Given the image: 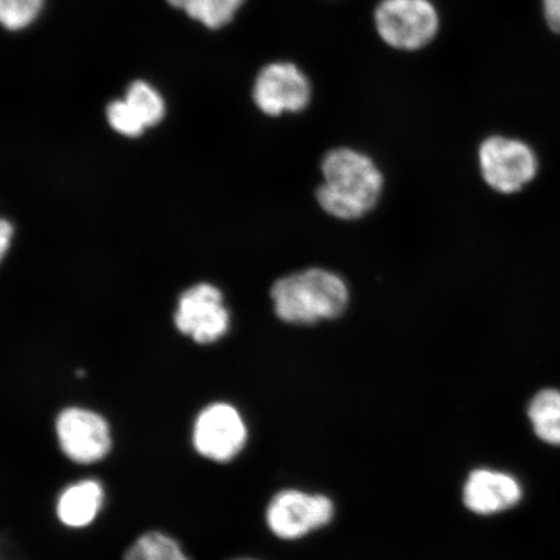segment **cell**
<instances>
[{"label":"cell","instance_id":"obj_1","mask_svg":"<svg viewBox=\"0 0 560 560\" xmlns=\"http://www.w3.org/2000/svg\"><path fill=\"white\" fill-rule=\"evenodd\" d=\"M320 172L324 180L315 191V199L334 219H362L382 198L383 174L365 153L348 147L328 151L322 160Z\"/></svg>","mask_w":560,"mask_h":560},{"label":"cell","instance_id":"obj_2","mask_svg":"<svg viewBox=\"0 0 560 560\" xmlns=\"http://www.w3.org/2000/svg\"><path fill=\"white\" fill-rule=\"evenodd\" d=\"M270 298L280 320L311 326L341 317L350 293L346 280L336 272L312 268L278 279L271 285Z\"/></svg>","mask_w":560,"mask_h":560},{"label":"cell","instance_id":"obj_3","mask_svg":"<svg viewBox=\"0 0 560 560\" xmlns=\"http://www.w3.org/2000/svg\"><path fill=\"white\" fill-rule=\"evenodd\" d=\"M54 431L62 455L85 475L101 465L114 450L109 419L89 406L69 405L55 418Z\"/></svg>","mask_w":560,"mask_h":560},{"label":"cell","instance_id":"obj_4","mask_svg":"<svg viewBox=\"0 0 560 560\" xmlns=\"http://www.w3.org/2000/svg\"><path fill=\"white\" fill-rule=\"evenodd\" d=\"M248 441V427L234 404L214 400L196 412L191 445L201 459L226 466L234 462Z\"/></svg>","mask_w":560,"mask_h":560},{"label":"cell","instance_id":"obj_5","mask_svg":"<svg viewBox=\"0 0 560 560\" xmlns=\"http://www.w3.org/2000/svg\"><path fill=\"white\" fill-rule=\"evenodd\" d=\"M175 331L199 347L213 346L230 331L231 315L220 289L209 283L191 287L175 310Z\"/></svg>","mask_w":560,"mask_h":560},{"label":"cell","instance_id":"obj_6","mask_svg":"<svg viewBox=\"0 0 560 560\" xmlns=\"http://www.w3.org/2000/svg\"><path fill=\"white\" fill-rule=\"evenodd\" d=\"M375 21L382 38L401 50L430 44L439 30L438 12L429 0H384Z\"/></svg>","mask_w":560,"mask_h":560},{"label":"cell","instance_id":"obj_7","mask_svg":"<svg viewBox=\"0 0 560 560\" xmlns=\"http://www.w3.org/2000/svg\"><path fill=\"white\" fill-rule=\"evenodd\" d=\"M479 163L487 184L501 194H514L535 178V152L521 140L490 137L480 145Z\"/></svg>","mask_w":560,"mask_h":560},{"label":"cell","instance_id":"obj_8","mask_svg":"<svg viewBox=\"0 0 560 560\" xmlns=\"http://www.w3.org/2000/svg\"><path fill=\"white\" fill-rule=\"evenodd\" d=\"M332 517L334 503L330 499L293 489L278 493L266 510L270 530L283 540H296L310 535L325 527Z\"/></svg>","mask_w":560,"mask_h":560},{"label":"cell","instance_id":"obj_9","mask_svg":"<svg viewBox=\"0 0 560 560\" xmlns=\"http://www.w3.org/2000/svg\"><path fill=\"white\" fill-rule=\"evenodd\" d=\"M311 97L310 81L290 62H276L257 75L254 101L265 115L298 114L310 105Z\"/></svg>","mask_w":560,"mask_h":560},{"label":"cell","instance_id":"obj_10","mask_svg":"<svg viewBox=\"0 0 560 560\" xmlns=\"http://www.w3.org/2000/svg\"><path fill=\"white\" fill-rule=\"evenodd\" d=\"M107 503V488L100 476L86 474L62 487L55 500L56 520L68 529L90 528Z\"/></svg>","mask_w":560,"mask_h":560},{"label":"cell","instance_id":"obj_11","mask_svg":"<svg viewBox=\"0 0 560 560\" xmlns=\"http://www.w3.org/2000/svg\"><path fill=\"white\" fill-rule=\"evenodd\" d=\"M522 487L513 476L479 468L468 476L464 501L468 510L479 515H493L517 505Z\"/></svg>","mask_w":560,"mask_h":560},{"label":"cell","instance_id":"obj_12","mask_svg":"<svg viewBox=\"0 0 560 560\" xmlns=\"http://www.w3.org/2000/svg\"><path fill=\"white\" fill-rule=\"evenodd\" d=\"M124 560H194L177 538L161 529L139 535L124 555Z\"/></svg>","mask_w":560,"mask_h":560},{"label":"cell","instance_id":"obj_13","mask_svg":"<svg viewBox=\"0 0 560 560\" xmlns=\"http://www.w3.org/2000/svg\"><path fill=\"white\" fill-rule=\"evenodd\" d=\"M528 416L536 435L545 443L560 445V392L546 389L530 401Z\"/></svg>","mask_w":560,"mask_h":560},{"label":"cell","instance_id":"obj_14","mask_svg":"<svg viewBox=\"0 0 560 560\" xmlns=\"http://www.w3.org/2000/svg\"><path fill=\"white\" fill-rule=\"evenodd\" d=\"M175 9L200 21L210 30H220L233 21L244 0H167Z\"/></svg>","mask_w":560,"mask_h":560},{"label":"cell","instance_id":"obj_15","mask_svg":"<svg viewBox=\"0 0 560 560\" xmlns=\"http://www.w3.org/2000/svg\"><path fill=\"white\" fill-rule=\"evenodd\" d=\"M125 101L135 109L145 128L158 125L165 116L163 97L147 82H132Z\"/></svg>","mask_w":560,"mask_h":560},{"label":"cell","instance_id":"obj_16","mask_svg":"<svg viewBox=\"0 0 560 560\" xmlns=\"http://www.w3.org/2000/svg\"><path fill=\"white\" fill-rule=\"evenodd\" d=\"M44 0H0V24L9 31L24 30L39 15Z\"/></svg>","mask_w":560,"mask_h":560},{"label":"cell","instance_id":"obj_17","mask_svg":"<svg viewBox=\"0 0 560 560\" xmlns=\"http://www.w3.org/2000/svg\"><path fill=\"white\" fill-rule=\"evenodd\" d=\"M107 118L112 129L125 137H139L145 129V125L125 100L108 105Z\"/></svg>","mask_w":560,"mask_h":560},{"label":"cell","instance_id":"obj_18","mask_svg":"<svg viewBox=\"0 0 560 560\" xmlns=\"http://www.w3.org/2000/svg\"><path fill=\"white\" fill-rule=\"evenodd\" d=\"M542 9L550 30L560 34V0H542Z\"/></svg>","mask_w":560,"mask_h":560},{"label":"cell","instance_id":"obj_19","mask_svg":"<svg viewBox=\"0 0 560 560\" xmlns=\"http://www.w3.org/2000/svg\"><path fill=\"white\" fill-rule=\"evenodd\" d=\"M13 237V226L10 221L0 219V262L9 254Z\"/></svg>","mask_w":560,"mask_h":560},{"label":"cell","instance_id":"obj_20","mask_svg":"<svg viewBox=\"0 0 560 560\" xmlns=\"http://www.w3.org/2000/svg\"><path fill=\"white\" fill-rule=\"evenodd\" d=\"M231 560H254V559H247V558H236V559H231Z\"/></svg>","mask_w":560,"mask_h":560}]
</instances>
